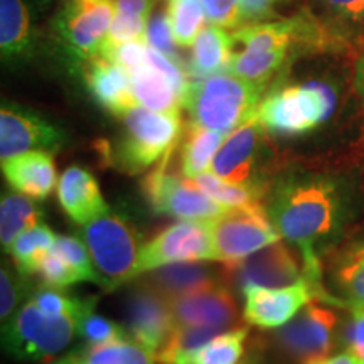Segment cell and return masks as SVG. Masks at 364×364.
<instances>
[{
	"label": "cell",
	"mask_w": 364,
	"mask_h": 364,
	"mask_svg": "<svg viewBox=\"0 0 364 364\" xmlns=\"http://www.w3.org/2000/svg\"><path fill=\"white\" fill-rule=\"evenodd\" d=\"M359 208L356 182L334 172H290L267 193L268 216L299 250L304 277L317 287H324L321 255L343 238Z\"/></svg>",
	"instance_id": "cell-1"
},
{
	"label": "cell",
	"mask_w": 364,
	"mask_h": 364,
	"mask_svg": "<svg viewBox=\"0 0 364 364\" xmlns=\"http://www.w3.org/2000/svg\"><path fill=\"white\" fill-rule=\"evenodd\" d=\"M263 88L231 71L218 73L191 81L184 107L193 124L228 134L257 115Z\"/></svg>",
	"instance_id": "cell-2"
},
{
	"label": "cell",
	"mask_w": 364,
	"mask_h": 364,
	"mask_svg": "<svg viewBox=\"0 0 364 364\" xmlns=\"http://www.w3.org/2000/svg\"><path fill=\"white\" fill-rule=\"evenodd\" d=\"M78 332V318L49 316L31 300L2 326V346L12 359L49 363L70 348Z\"/></svg>",
	"instance_id": "cell-3"
},
{
	"label": "cell",
	"mask_w": 364,
	"mask_h": 364,
	"mask_svg": "<svg viewBox=\"0 0 364 364\" xmlns=\"http://www.w3.org/2000/svg\"><path fill=\"white\" fill-rule=\"evenodd\" d=\"M334 108V90L321 81H307L273 90L260 103L258 118L273 135L299 136L326 124Z\"/></svg>",
	"instance_id": "cell-4"
},
{
	"label": "cell",
	"mask_w": 364,
	"mask_h": 364,
	"mask_svg": "<svg viewBox=\"0 0 364 364\" xmlns=\"http://www.w3.org/2000/svg\"><path fill=\"white\" fill-rule=\"evenodd\" d=\"M122 118L124 134L115 152V162L122 171L139 174L171 156L181 135L179 113L135 107Z\"/></svg>",
	"instance_id": "cell-5"
},
{
	"label": "cell",
	"mask_w": 364,
	"mask_h": 364,
	"mask_svg": "<svg viewBox=\"0 0 364 364\" xmlns=\"http://www.w3.org/2000/svg\"><path fill=\"white\" fill-rule=\"evenodd\" d=\"M83 240L103 287H118L135 277L140 257V236L120 213L107 211L83 226Z\"/></svg>",
	"instance_id": "cell-6"
},
{
	"label": "cell",
	"mask_w": 364,
	"mask_h": 364,
	"mask_svg": "<svg viewBox=\"0 0 364 364\" xmlns=\"http://www.w3.org/2000/svg\"><path fill=\"white\" fill-rule=\"evenodd\" d=\"M211 230L216 262H221L225 268L235 267L258 250L282 240L267 208L260 206L258 201L226 208L220 216L211 220Z\"/></svg>",
	"instance_id": "cell-7"
},
{
	"label": "cell",
	"mask_w": 364,
	"mask_h": 364,
	"mask_svg": "<svg viewBox=\"0 0 364 364\" xmlns=\"http://www.w3.org/2000/svg\"><path fill=\"white\" fill-rule=\"evenodd\" d=\"M265 132L257 112V115L226 135L211 164V172L235 184L255 189L262 196L265 194Z\"/></svg>",
	"instance_id": "cell-8"
},
{
	"label": "cell",
	"mask_w": 364,
	"mask_h": 364,
	"mask_svg": "<svg viewBox=\"0 0 364 364\" xmlns=\"http://www.w3.org/2000/svg\"><path fill=\"white\" fill-rule=\"evenodd\" d=\"M216 262L211 220H184L161 231L140 250L135 277L182 262Z\"/></svg>",
	"instance_id": "cell-9"
},
{
	"label": "cell",
	"mask_w": 364,
	"mask_h": 364,
	"mask_svg": "<svg viewBox=\"0 0 364 364\" xmlns=\"http://www.w3.org/2000/svg\"><path fill=\"white\" fill-rule=\"evenodd\" d=\"M167 162L169 157L142 181L145 201L157 215L172 216L182 221H209L225 211L226 208L208 198L193 181L181 179L167 171Z\"/></svg>",
	"instance_id": "cell-10"
},
{
	"label": "cell",
	"mask_w": 364,
	"mask_h": 364,
	"mask_svg": "<svg viewBox=\"0 0 364 364\" xmlns=\"http://www.w3.org/2000/svg\"><path fill=\"white\" fill-rule=\"evenodd\" d=\"M243 295L245 321L262 329H279L285 326L314 299L344 307L336 295L327 292L326 287H317L306 277L297 284L280 287V289L252 287L245 290Z\"/></svg>",
	"instance_id": "cell-11"
},
{
	"label": "cell",
	"mask_w": 364,
	"mask_h": 364,
	"mask_svg": "<svg viewBox=\"0 0 364 364\" xmlns=\"http://www.w3.org/2000/svg\"><path fill=\"white\" fill-rule=\"evenodd\" d=\"M115 12V0H68L58 16L56 31L76 56H102Z\"/></svg>",
	"instance_id": "cell-12"
},
{
	"label": "cell",
	"mask_w": 364,
	"mask_h": 364,
	"mask_svg": "<svg viewBox=\"0 0 364 364\" xmlns=\"http://www.w3.org/2000/svg\"><path fill=\"white\" fill-rule=\"evenodd\" d=\"M338 324L339 317L334 309L311 302L292 321L282 326L277 343L294 361L311 364L331 353Z\"/></svg>",
	"instance_id": "cell-13"
},
{
	"label": "cell",
	"mask_w": 364,
	"mask_h": 364,
	"mask_svg": "<svg viewBox=\"0 0 364 364\" xmlns=\"http://www.w3.org/2000/svg\"><path fill=\"white\" fill-rule=\"evenodd\" d=\"M66 144L65 130L43 115L14 103H4L0 110V157L2 161L21 154L46 150L58 152Z\"/></svg>",
	"instance_id": "cell-14"
},
{
	"label": "cell",
	"mask_w": 364,
	"mask_h": 364,
	"mask_svg": "<svg viewBox=\"0 0 364 364\" xmlns=\"http://www.w3.org/2000/svg\"><path fill=\"white\" fill-rule=\"evenodd\" d=\"M124 321L130 338L156 354L176 327L171 300L147 282L130 289L124 300Z\"/></svg>",
	"instance_id": "cell-15"
},
{
	"label": "cell",
	"mask_w": 364,
	"mask_h": 364,
	"mask_svg": "<svg viewBox=\"0 0 364 364\" xmlns=\"http://www.w3.org/2000/svg\"><path fill=\"white\" fill-rule=\"evenodd\" d=\"M225 272L226 277L240 287L241 292L252 287L280 289L304 279V270H300L294 255L282 241L258 250L235 267L225 268Z\"/></svg>",
	"instance_id": "cell-16"
},
{
	"label": "cell",
	"mask_w": 364,
	"mask_h": 364,
	"mask_svg": "<svg viewBox=\"0 0 364 364\" xmlns=\"http://www.w3.org/2000/svg\"><path fill=\"white\" fill-rule=\"evenodd\" d=\"M176 326H209L231 329L238 318V307L226 284L182 295L171 300Z\"/></svg>",
	"instance_id": "cell-17"
},
{
	"label": "cell",
	"mask_w": 364,
	"mask_h": 364,
	"mask_svg": "<svg viewBox=\"0 0 364 364\" xmlns=\"http://www.w3.org/2000/svg\"><path fill=\"white\" fill-rule=\"evenodd\" d=\"M85 81L91 97L113 115L124 117L139 107L130 73L105 56L86 59Z\"/></svg>",
	"instance_id": "cell-18"
},
{
	"label": "cell",
	"mask_w": 364,
	"mask_h": 364,
	"mask_svg": "<svg viewBox=\"0 0 364 364\" xmlns=\"http://www.w3.org/2000/svg\"><path fill=\"white\" fill-rule=\"evenodd\" d=\"M58 199L63 211L78 225H88L107 211L98 181L90 171L80 166H71L63 172L58 181Z\"/></svg>",
	"instance_id": "cell-19"
},
{
	"label": "cell",
	"mask_w": 364,
	"mask_h": 364,
	"mask_svg": "<svg viewBox=\"0 0 364 364\" xmlns=\"http://www.w3.org/2000/svg\"><path fill=\"white\" fill-rule=\"evenodd\" d=\"M2 172L9 186L33 199H46L56 186V164L51 152L34 150L2 161Z\"/></svg>",
	"instance_id": "cell-20"
},
{
	"label": "cell",
	"mask_w": 364,
	"mask_h": 364,
	"mask_svg": "<svg viewBox=\"0 0 364 364\" xmlns=\"http://www.w3.org/2000/svg\"><path fill=\"white\" fill-rule=\"evenodd\" d=\"M226 277L225 270L203 265L198 262L171 263V265L159 267L156 270L147 272V282L157 292H161L167 300H174L182 295H188L198 290L209 289L218 284H223Z\"/></svg>",
	"instance_id": "cell-21"
},
{
	"label": "cell",
	"mask_w": 364,
	"mask_h": 364,
	"mask_svg": "<svg viewBox=\"0 0 364 364\" xmlns=\"http://www.w3.org/2000/svg\"><path fill=\"white\" fill-rule=\"evenodd\" d=\"M329 284L344 307H364V235L334 253L329 263Z\"/></svg>",
	"instance_id": "cell-22"
},
{
	"label": "cell",
	"mask_w": 364,
	"mask_h": 364,
	"mask_svg": "<svg viewBox=\"0 0 364 364\" xmlns=\"http://www.w3.org/2000/svg\"><path fill=\"white\" fill-rule=\"evenodd\" d=\"M34 34L24 0H0V49L4 63H22L33 54Z\"/></svg>",
	"instance_id": "cell-23"
},
{
	"label": "cell",
	"mask_w": 364,
	"mask_h": 364,
	"mask_svg": "<svg viewBox=\"0 0 364 364\" xmlns=\"http://www.w3.org/2000/svg\"><path fill=\"white\" fill-rule=\"evenodd\" d=\"M135 98L139 105L161 113H179L184 105V93L174 81L154 65H144L130 73Z\"/></svg>",
	"instance_id": "cell-24"
},
{
	"label": "cell",
	"mask_w": 364,
	"mask_h": 364,
	"mask_svg": "<svg viewBox=\"0 0 364 364\" xmlns=\"http://www.w3.org/2000/svg\"><path fill=\"white\" fill-rule=\"evenodd\" d=\"M235 41L220 26H206L194 41L188 73L193 78L201 80L218 73L228 71L233 58Z\"/></svg>",
	"instance_id": "cell-25"
},
{
	"label": "cell",
	"mask_w": 364,
	"mask_h": 364,
	"mask_svg": "<svg viewBox=\"0 0 364 364\" xmlns=\"http://www.w3.org/2000/svg\"><path fill=\"white\" fill-rule=\"evenodd\" d=\"M43 223V209L33 201V198L21 193L2 194L0 201V241L2 250H9L24 231Z\"/></svg>",
	"instance_id": "cell-26"
},
{
	"label": "cell",
	"mask_w": 364,
	"mask_h": 364,
	"mask_svg": "<svg viewBox=\"0 0 364 364\" xmlns=\"http://www.w3.org/2000/svg\"><path fill=\"white\" fill-rule=\"evenodd\" d=\"M226 134L218 130L206 129L191 122L184 144H182V172L188 179H194L196 176L206 172L215 161L218 150L225 142Z\"/></svg>",
	"instance_id": "cell-27"
},
{
	"label": "cell",
	"mask_w": 364,
	"mask_h": 364,
	"mask_svg": "<svg viewBox=\"0 0 364 364\" xmlns=\"http://www.w3.org/2000/svg\"><path fill=\"white\" fill-rule=\"evenodd\" d=\"M221 332L226 331L209 326H176L167 343L157 351V361L162 364H193L196 354Z\"/></svg>",
	"instance_id": "cell-28"
},
{
	"label": "cell",
	"mask_w": 364,
	"mask_h": 364,
	"mask_svg": "<svg viewBox=\"0 0 364 364\" xmlns=\"http://www.w3.org/2000/svg\"><path fill=\"white\" fill-rule=\"evenodd\" d=\"M154 2L156 0H115L117 12L103 49L132 41H145Z\"/></svg>",
	"instance_id": "cell-29"
},
{
	"label": "cell",
	"mask_w": 364,
	"mask_h": 364,
	"mask_svg": "<svg viewBox=\"0 0 364 364\" xmlns=\"http://www.w3.org/2000/svg\"><path fill=\"white\" fill-rule=\"evenodd\" d=\"M76 353L78 364H154L157 354L132 338L98 346H86Z\"/></svg>",
	"instance_id": "cell-30"
},
{
	"label": "cell",
	"mask_w": 364,
	"mask_h": 364,
	"mask_svg": "<svg viewBox=\"0 0 364 364\" xmlns=\"http://www.w3.org/2000/svg\"><path fill=\"white\" fill-rule=\"evenodd\" d=\"M56 238L58 236H54L51 228L44 223L24 231L9 250L17 272H21L22 275L38 273L39 263L54 248Z\"/></svg>",
	"instance_id": "cell-31"
},
{
	"label": "cell",
	"mask_w": 364,
	"mask_h": 364,
	"mask_svg": "<svg viewBox=\"0 0 364 364\" xmlns=\"http://www.w3.org/2000/svg\"><path fill=\"white\" fill-rule=\"evenodd\" d=\"M191 181H193L208 198H211L213 201L218 203L223 208H236L245 206V204L257 203L258 198L262 196L255 189L245 188V186L223 179V177L216 176L215 172H203V174L196 176L194 179Z\"/></svg>",
	"instance_id": "cell-32"
},
{
	"label": "cell",
	"mask_w": 364,
	"mask_h": 364,
	"mask_svg": "<svg viewBox=\"0 0 364 364\" xmlns=\"http://www.w3.org/2000/svg\"><path fill=\"white\" fill-rule=\"evenodd\" d=\"M169 11L177 46H193L208 17L201 0H169Z\"/></svg>",
	"instance_id": "cell-33"
},
{
	"label": "cell",
	"mask_w": 364,
	"mask_h": 364,
	"mask_svg": "<svg viewBox=\"0 0 364 364\" xmlns=\"http://www.w3.org/2000/svg\"><path fill=\"white\" fill-rule=\"evenodd\" d=\"M247 338L248 327L221 332L196 354L193 364H240Z\"/></svg>",
	"instance_id": "cell-34"
},
{
	"label": "cell",
	"mask_w": 364,
	"mask_h": 364,
	"mask_svg": "<svg viewBox=\"0 0 364 364\" xmlns=\"http://www.w3.org/2000/svg\"><path fill=\"white\" fill-rule=\"evenodd\" d=\"M327 24L351 38V29L364 27V0H314Z\"/></svg>",
	"instance_id": "cell-35"
},
{
	"label": "cell",
	"mask_w": 364,
	"mask_h": 364,
	"mask_svg": "<svg viewBox=\"0 0 364 364\" xmlns=\"http://www.w3.org/2000/svg\"><path fill=\"white\" fill-rule=\"evenodd\" d=\"M31 300L41 311L49 314V316H71L78 318V322L86 312L97 306V300L95 299L81 300L70 297V295L63 294L59 289H53V287L39 289Z\"/></svg>",
	"instance_id": "cell-36"
},
{
	"label": "cell",
	"mask_w": 364,
	"mask_h": 364,
	"mask_svg": "<svg viewBox=\"0 0 364 364\" xmlns=\"http://www.w3.org/2000/svg\"><path fill=\"white\" fill-rule=\"evenodd\" d=\"M54 250L80 273L81 280L95 282V284L103 287V280L100 277L97 267H95L88 247H85L78 238H75V236H58Z\"/></svg>",
	"instance_id": "cell-37"
},
{
	"label": "cell",
	"mask_w": 364,
	"mask_h": 364,
	"mask_svg": "<svg viewBox=\"0 0 364 364\" xmlns=\"http://www.w3.org/2000/svg\"><path fill=\"white\" fill-rule=\"evenodd\" d=\"M78 334L85 341L86 346H98L105 343H112V341L130 338L125 327L118 326L117 322L110 318L98 316L95 309H91L80 318L78 322Z\"/></svg>",
	"instance_id": "cell-38"
},
{
	"label": "cell",
	"mask_w": 364,
	"mask_h": 364,
	"mask_svg": "<svg viewBox=\"0 0 364 364\" xmlns=\"http://www.w3.org/2000/svg\"><path fill=\"white\" fill-rule=\"evenodd\" d=\"M145 41L150 48L157 49L164 56L174 59V61L181 63L179 54H177V43L174 38V31H172V21H171V11L169 7H162L154 14L149 19L147 33H145Z\"/></svg>",
	"instance_id": "cell-39"
},
{
	"label": "cell",
	"mask_w": 364,
	"mask_h": 364,
	"mask_svg": "<svg viewBox=\"0 0 364 364\" xmlns=\"http://www.w3.org/2000/svg\"><path fill=\"white\" fill-rule=\"evenodd\" d=\"M36 275H39L41 279H43L46 287H53V289L59 290L68 289V287L73 284H78V282H83L80 273L76 272L54 248L46 255L43 262L39 263L38 273H36Z\"/></svg>",
	"instance_id": "cell-40"
},
{
	"label": "cell",
	"mask_w": 364,
	"mask_h": 364,
	"mask_svg": "<svg viewBox=\"0 0 364 364\" xmlns=\"http://www.w3.org/2000/svg\"><path fill=\"white\" fill-rule=\"evenodd\" d=\"M22 273L16 275L9 267H2L0 272V317L2 326L16 316L17 307L21 306L22 297L26 295V287L21 280Z\"/></svg>",
	"instance_id": "cell-41"
},
{
	"label": "cell",
	"mask_w": 364,
	"mask_h": 364,
	"mask_svg": "<svg viewBox=\"0 0 364 364\" xmlns=\"http://www.w3.org/2000/svg\"><path fill=\"white\" fill-rule=\"evenodd\" d=\"M102 56L125 68L129 73H134L149 63V44L147 41H132L125 44L108 46L102 51Z\"/></svg>",
	"instance_id": "cell-42"
},
{
	"label": "cell",
	"mask_w": 364,
	"mask_h": 364,
	"mask_svg": "<svg viewBox=\"0 0 364 364\" xmlns=\"http://www.w3.org/2000/svg\"><path fill=\"white\" fill-rule=\"evenodd\" d=\"M294 0H240L241 26L279 21L282 12Z\"/></svg>",
	"instance_id": "cell-43"
},
{
	"label": "cell",
	"mask_w": 364,
	"mask_h": 364,
	"mask_svg": "<svg viewBox=\"0 0 364 364\" xmlns=\"http://www.w3.org/2000/svg\"><path fill=\"white\" fill-rule=\"evenodd\" d=\"M208 19L223 29L241 26L240 0H201Z\"/></svg>",
	"instance_id": "cell-44"
},
{
	"label": "cell",
	"mask_w": 364,
	"mask_h": 364,
	"mask_svg": "<svg viewBox=\"0 0 364 364\" xmlns=\"http://www.w3.org/2000/svg\"><path fill=\"white\" fill-rule=\"evenodd\" d=\"M346 344L364 363V307H351V317L344 332Z\"/></svg>",
	"instance_id": "cell-45"
},
{
	"label": "cell",
	"mask_w": 364,
	"mask_h": 364,
	"mask_svg": "<svg viewBox=\"0 0 364 364\" xmlns=\"http://www.w3.org/2000/svg\"><path fill=\"white\" fill-rule=\"evenodd\" d=\"M311 364H364V363L356 356V354L348 349V351L332 354V356L327 354V356L316 359V361H312Z\"/></svg>",
	"instance_id": "cell-46"
},
{
	"label": "cell",
	"mask_w": 364,
	"mask_h": 364,
	"mask_svg": "<svg viewBox=\"0 0 364 364\" xmlns=\"http://www.w3.org/2000/svg\"><path fill=\"white\" fill-rule=\"evenodd\" d=\"M353 85L354 91H356L359 102H361V108L364 112V54H361L354 63V75H353Z\"/></svg>",
	"instance_id": "cell-47"
},
{
	"label": "cell",
	"mask_w": 364,
	"mask_h": 364,
	"mask_svg": "<svg viewBox=\"0 0 364 364\" xmlns=\"http://www.w3.org/2000/svg\"><path fill=\"white\" fill-rule=\"evenodd\" d=\"M41 364H78V361H76V353L73 351V353H70V354H66V356L54 359V361L41 363Z\"/></svg>",
	"instance_id": "cell-48"
},
{
	"label": "cell",
	"mask_w": 364,
	"mask_h": 364,
	"mask_svg": "<svg viewBox=\"0 0 364 364\" xmlns=\"http://www.w3.org/2000/svg\"><path fill=\"white\" fill-rule=\"evenodd\" d=\"M243 364H252V363H250V361H245V363H243Z\"/></svg>",
	"instance_id": "cell-49"
}]
</instances>
